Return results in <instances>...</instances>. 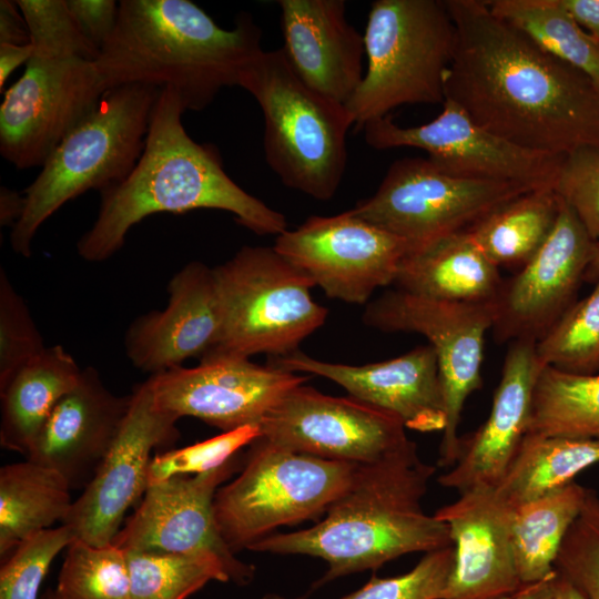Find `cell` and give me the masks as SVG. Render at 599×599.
Returning <instances> with one entry per match:
<instances>
[{
    "instance_id": "obj_39",
    "label": "cell",
    "mask_w": 599,
    "mask_h": 599,
    "mask_svg": "<svg viewBox=\"0 0 599 599\" xmlns=\"http://www.w3.org/2000/svg\"><path fill=\"white\" fill-rule=\"evenodd\" d=\"M555 571L587 599H599V495L587 489L582 508L567 532Z\"/></svg>"
},
{
    "instance_id": "obj_50",
    "label": "cell",
    "mask_w": 599,
    "mask_h": 599,
    "mask_svg": "<svg viewBox=\"0 0 599 599\" xmlns=\"http://www.w3.org/2000/svg\"><path fill=\"white\" fill-rule=\"evenodd\" d=\"M554 599H587L570 581L555 571L552 578Z\"/></svg>"
},
{
    "instance_id": "obj_33",
    "label": "cell",
    "mask_w": 599,
    "mask_h": 599,
    "mask_svg": "<svg viewBox=\"0 0 599 599\" xmlns=\"http://www.w3.org/2000/svg\"><path fill=\"white\" fill-rule=\"evenodd\" d=\"M487 4L494 16L599 87V40L572 19L560 0H488Z\"/></svg>"
},
{
    "instance_id": "obj_11",
    "label": "cell",
    "mask_w": 599,
    "mask_h": 599,
    "mask_svg": "<svg viewBox=\"0 0 599 599\" xmlns=\"http://www.w3.org/2000/svg\"><path fill=\"white\" fill-rule=\"evenodd\" d=\"M494 318V303L439 301L399 288L384 293L364 312L366 325L388 333L420 334L436 354L447 416L437 461L440 467L454 466L458 459L463 408L481 385L485 335Z\"/></svg>"
},
{
    "instance_id": "obj_12",
    "label": "cell",
    "mask_w": 599,
    "mask_h": 599,
    "mask_svg": "<svg viewBox=\"0 0 599 599\" xmlns=\"http://www.w3.org/2000/svg\"><path fill=\"white\" fill-rule=\"evenodd\" d=\"M373 149L416 148L441 171L458 177L554 187L565 155L524 149L477 124L459 105L445 100L441 112L417 126H400L389 115L363 126Z\"/></svg>"
},
{
    "instance_id": "obj_9",
    "label": "cell",
    "mask_w": 599,
    "mask_h": 599,
    "mask_svg": "<svg viewBox=\"0 0 599 599\" xmlns=\"http://www.w3.org/2000/svg\"><path fill=\"white\" fill-rule=\"evenodd\" d=\"M357 466L287 450L258 437L238 475L214 497L225 544L236 555L278 527L319 519L348 487Z\"/></svg>"
},
{
    "instance_id": "obj_43",
    "label": "cell",
    "mask_w": 599,
    "mask_h": 599,
    "mask_svg": "<svg viewBox=\"0 0 599 599\" xmlns=\"http://www.w3.org/2000/svg\"><path fill=\"white\" fill-rule=\"evenodd\" d=\"M554 190L572 210L589 236L599 241V145L565 155Z\"/></svg>"
},
{
    "instance_id": "obj_38",
    "label": "cell",
    "mask_w": 599,
    "mask_h": 599,
    "mask_svg": "<svg viewBox=\"0 0 599 599\" xmlns=\"http://www.w3.org/2000/svg\"><path fill=\"white\" fill-rule=\"evenodd\" d=\"M74 538L72 530L61 524L20 542L1 565L0 599H39L52 561Z\"/></svg>"
},
{
    "instance_id": "obj_31",
    "label": "cell",
    "mask_w": 599,
    "mask_h": 599,
    "mask_svg": "<svg viewBox=\"0 0 599 599\" xmlns=\"http://www.w3.org/2000/svg\"><path fill=\"white\" fill-rule=\"evenodd\" d=\"M587 489L572 481L515 508L511 539L522 586L545 580L555 573L556 558L582 508Z\"/></svg>"
},
{
    "instance_id": "obj_47",
    "label": "cell",
    "mask_w": 599,
    "mask_h": 599,
    "mask_svg": "<svg viewBox=\"0 0 599 599\" xmlns=\"http://www.w3.org/2000/svg\"><path fill=\"white\" fill-rule=\"evenodd\" d=\"M33 55V47L31 43L24 45L0 43V89L3 92V87L11 73L22 63L28 61Z\"/></svg>"
},
{
    "instance_id": "obj_3",
    "label": "cell",
    "mask_w": 599,
    "mask_h": 599,
    "mask_svg": "<svg viewBox=\"0 0 599 599\" xmlns=\"http://www.w3.org/2000/svg\"><path fill=\"white\" fill-rule=\"evenodd\" d=\"M435 471L410 440L377 461L358 465L323 520L307 529L272 534L248 550L325 560L328 569L316 588L349 573L376 570L406 554L453 546L448 525L422 508Z\"/></svg>"
},
{
    "instance_id": "obj_46",
    "label": "cell",
    "mask_w": 599,
    "mask_h": 599,
    "mask_svg": "<svg viewBox=\"0 0 599 599\" xmlns=\"http://www.w3.org/2000/svg\"><path fill=\"white\" fill-rule=\"evenodd\" d=\"M572 19L599 40V0H560Z\"/></svg>"
},
{
    "instance_id": "obj_29",
    "label": "cell",
    "mask_w": 599,
    "mask_h": 599,
    "mask_svg": "<svg viewBox=\"0 0 599 599\" xmlns=\"http://www.w3.org/2000/svg\"><path fill=\"white\" fill-rule=\"evenodd\" d=\"M599 463V439L527 433L500 481L498 496L514 509L571 484Z\"/></svg>"
},
{
    "instance_id": "obj_22",
    "label": "cell",
    "mask_w": 599,
    "mask_h": 599,
    "mask_svg": "<svg viewBox=\"0 0 599 599\" xmlns=\"http://www.w3.org/2000/svg\"><path fill=\"white\" fill-rule=\"evenodd\" d=\"M131 404L106 388L93 367L52 409L26 456L59 473L72 489H84L113 445Z\"/></svg>"
},
{
    "instance_id": "obj_6",
    "label": "cell",
    "mask_w": 599,
    "mask_h": 599,
    "mask_svg": "<svg viewBox=\"0 0 599 599\" xmlns=\"http://www.w3.org/2000/svg\"><path fill=\"white\" fill-rule=\"evenodd\" d=\"M237 85L262 110L265 160L281 182L331 200L346 170V135L354 125L346 105L305 84L283 48L263 50L241 71Z\"/></svg>"
},
{
    "instance_id": "obj_10",
    "label": "cell",
    "mask_w": 599,
    "mask_h": 599,
    "mask_svg": "<svg viewBox=\"0 0 599 599\" xmlns=\"http://www.w3.org/2000/svg\"><path fill=\"white\" fill-rule=\"evenodd\" d=\"M531 190L525 185L450 175L428 159L405 158L387 170L376 192L351 212L404 240L412 248L467 231Z\"/></svg>"
},
{
    "instance_id": "obj_23",
    "label": "cell",
    "mask_w": 599,
    "mask_h": 599,
    "mask_svg": "<svg viewBox=\"0 0 599 599\" xmlns=\"http://www.w3.org/2000/svg\"><path fill=\"white\" fill-rule=\"evenodd\" d=\"M167 292V306L136 317L125 334L131 363L151 375L180 367L191 357L201 361L221 333L213 268L202 262L187 263L171 278Z\"/></svg>"
},
{
    "instance_id": "obj_37",
    "label": "cell",
    "mask_w": 599,
    "mask_h": 599,
    "mask_svg": "<svg viewBox=\"0 0 599 599\" xmlns=\"http://www.w3.org/2000/svg\"><path fill=\"white\" fill-rule=\"evenodd\" d=\"M30 34L33 58L95 61L97 49L80 31L65 0H17Z\"/></svg>"
},
{
    "instance_id": "obj_49",
    "label": "cell",
    "mask_w": 599,
    "mask_h": 599,
    "mask_svg": "<svg viewBox=\"0 0 599 599\" xmlns=\"http://www.w3.org/2000/svg\"><path fill=\"white\" fill-rule=\"evenodd\" d=\"M554 575L545 580L521 586L511 599H554Z\"/></svg>"
},
{
    "instance_id": "obj_32",
    "label": "cell",
    "mask_w": 599,
    "mask_h": 599,
    "mask_svg": "<svg viewBox=\"0 0 599 599\" xmlns=\"http://www.w3.org/2000/svg\"><path fill=\"white\" fill-rule=\"evenodd\" d=\"M527 433L599 439V372L573 373L544 365L532 394Z\"/></svg>"
},
{
    "instance_id": "obj_8",
    "label": "cell",
    "mask_w": 599,
    "mask_h": 599,
    "mask_svg": "<svg viewBox=\"0 0 599 599\" xmlns=\"http://www.w3.org/2000/svg\"><path fill=\"white\" fill-rule=\"evenodd\" d=\"M213 275L222 324L203 358L286 356L326 321L327 309L311 295L312 280L273 246L244 245Z\"/></svg>"
},
{
    "instance_id": "obj_21",
    "label": "cell",
    "mask_w": 599,
    "mask_h": 599,
    "mask_svg": "<svg viewBox=\"0 0 599 599\" xmlns=\"http://www.w3.org/2000/svg\"><path fill=\"white\" fill-rule=\"evenodd\" d=\"M514 510L494 486H478L434 514L448 525L454 546L444 599H508L521 588L511 539Z\"/></svg>"
},
{
    "instance_id": "obj_53",
    "label": "cell",
    "mask_w": 599,
    "mask_h": 599,
    "mask_svg": "<svg viewBox=\"0 0 599 599\" xmlns=\"http://www.w3.org/2000/svg\"><path fill=\"white\" fill-rule=\"evenodd\" d=\"M40 599H44V598L41 597Z\"/></svg>"
},
{
    "instance_id": "obj_42",
    "label": "cell",
    "mask_w": 599,
    "mask_h": 599,
    "mask_svg": "<svg viewBox=\"0 0 599 599\" xmlns=\"http://www.w3.org/2000/svg\"><path fill=\"white\" fill-rule=\"evenodd\" d=\"M47 346L29 308L0 271V386Z\"/></svg>"
},
{
    "instance_id": "obj_52",
    "label": "cell",
    "mask_w": 599,
    "mask_h": 599,
    "mask_svg": "<svg viewBox=\"0 0 599 599\" xmlns=\"http://www.w3.org/2000/svg\"><path fill=\"white\" fill-rule=\"evenodd\" d=\"M263 599H286L280 595L276 593H267L263 597ZM303 599V598H302Z\"/></svg>"
},
{
    "instance_id": "obj_20",
    "label": "cell",
    "mask_w": 599,
    "mask_h": 599,
    "mask_svg": "<svg viewBox=\"0 0 599 599\" xmlns=\"http://www.w3.org/2000/svg\"><path fill=\"white\" fill-rule=\"evenodd\" d=\"M268 364L327 378L349 396L394 415L408 429L430 433L444 432L446 427L438 362L429 344L362 366L324 362L301 351L272 357Z\"/></svg>"
},
{
    "instance_id": "obj_44",
    "label": "cell",
    "mask_w": 599,
    "mask_h": 599,
    "mask_svg": "<svg viewBox=\"0 0 599 599\" xmlns=\"http://www.w3.org/2000/svg\"><path fill=\"white\" fill-rule=\"evenodd\" d=\"M82 34L101 51L118 21L119 3L114 0H65Z\"/></svg>"
},
{
    "instance_id": "obj_24",
    "label": "cell",
    "mask_w": 599,
    "mask_h": 599,
    "mask_svg": "<svg viewBox=\"0 0 599 599\" xmlns=\"http://www.w3.org/2000/svg\"><path fill=\"white\" fill-rule=\"evenodd\" d=\"M544 364L536 342H511L487 420L460 438L459 456L451 469L438 477L459 493L478 486H496L527 434L535 385Z\"/></svg>"
},
{
    "instance_id": "obj_36",
    "label": "cell",
    "mask_w": 599,
    "mask_h": 599,
    "mask_svg": "<svg viewBox=\"0 0 599 599\" xmlns=\"http://www.w3.org/2000/svg\"><path fill=\"white\" fill-rule=\"evenodd\" d=\"M544 365L573 373L599 372V280L536 343Z\"/></svg>"
},
{
    "instance_id": "obj_30",
    "label": "cell",
    "mask_w": 599,
    "mask_h": 599,
    "mask_svg": "<svg viewBox=\"0 0 599 599\" xmlns=\"http://www.w3.org/2000/svg\"><path fill=\"white\" fill-rule=\"evenodd\" d=\"M559 210L554 187L536 189L497 207L467 232L497 267L524 266L549 236Z\"/></svg>"
},
{
    "instance_id": "obj_35",
    "label": "cell",
    "mask_w": 599,
    "mask_h": 599,
    "mask_svg": "<svg viewBox=\"0 0 599 599\" xmlns=\"http://www.w3.org/2000/svg\"><path fill=\"white\" fill-rule=\"evenodd\" d=\"M131 599H186L209 581L229 582L207 559L153 550L125 551Z\"/></svg>"
},
{
    "instance_id": "obj_1",
    "label": "cell",
    "mask_w": 599,
    "mask_h": 599,
    "mask_svg": "<svg viewBox=\"0 0 599 599\" xmlns=\"http://www.w3.org/2000/svg\"><path fill=\"white\" fill-rule=\"evenodd\" d=\"M456 40L445 100L527 150L566 155L599 145V87L500 20L483 0H446Z\"/></svg>"
},
{
    "instance_id": "obj_27",
    "label": "cell",
    "mask_w": 599,
    "mask_h": 599,
    "mask_svg": "<svg viewBox=\"0 0 599 599\" xmlns=\"http://www.w3.org/2000/svg\"><path fill=\"white\" fill-rule=\"evenodd\" d=\"M81 373L61 345L45 347L21 366L0 386V445L26 457L52 409Z\"/></svg>"
},
{
    "instance_id": "obj_7",
    "label": "cell",
    "mask_w": 599,
    "mask_h": 599,
    "mask_svg": "<svg viewBox=\"0 0 599 599\" xmlns=\"http://www.w3.org/2000/svg\"><path fill=\"white\" fill-rule=\"evenodd\" d=\"M456 31L440 0H376L364 32L367 67L346 103L362 128L405 104H439Z\"/></svg>"
},
{
    "instance_id": "obj_17",
    "label": "cell",
    "mask_w": 599,
    "mask_h": 599,
    "mask_svg": "<svg viewBox=\"0 0 599 599\" xmlns=\"http://www.w3.org/2000/svg\"><path fill=\"white\" fill-rule=\"evenodd\" d=\"M177 420L154 405L146 382L134 388L113 445L62 521L75 538L94 546L112 542L146 491L152 451L179 438Z\"/></svg>"
},
{
    "instance_id": "obj_26",
    "label": "cell",
    "mask_w": 599,
    "mask_h": 599,
    "mask_svg": "<svg viewBox=\"0 0 599 599\" xmlns=\"http://www.w3.org/2000/svg\"><path fill=\"white\" fill-rule=\"evenodd\" d=\"M394 283L427 298L483 304L495 302L504 280L499 267L463 231L410 248Z\"/></svg>"
},
{
    "instance_id": "obj_40",
    "label": "cell",
    "mask_w": 599,
    "mask_h": 599,
    "mask_svg": "<svg viewBox=\"0 0 599 599\" xmlns=\"http://www.w3.org/2000/svg\"><path fill=\"white\" fill-rule=\"evenodd\" d=\"M260 436L258 425H247L183 448L158 454L150 463L149 485L175 476H193L216 469Z\"/></svg>"
},
{
    "instance_id": "obj_5",
    "label": "cell",
    "mask_w": 599,
    "mask_h": 599,
    "mask_svg": "<svg viewBox=\"0 0 599 599\" xmlns=\"http://www.w3.org/2000/svg\"><path fill=\"white\" fill-rule=\"evenodd\" d=\"M160 92L145 84L109 89L61 140L23 192L24 211L10 233L16 253L31 256L35 233L65 203L128 177L143 152Z\"/></svg>"
},
{
    "instance_id": "obj_48",
    "label": "cell",
    "mask_w": 599,
    "mask_h": 599,
    "mask_svg": "<svg viewBox=\"0 0 599 599\" xmlns=\"http://www.w3.org/2000/svg\"><path fill=\"white\" fill-rule=\"evenodd\" d=\"M24 194L7 186L0 189V225L11 229L24 211Z\"/></svg>"
},
{
    "instance_id": "obj_25",
    "label": "cell",
    "mask_w": 599,
    "mask_h": 599,
    "mask_svg": "<svg viewBox=\"0 0 599 599\" xmlns=\"http://www.w3.org/2000/svg\"><path fill=\"white\" fill-rule=\"evenodd\" d=\"M282 47L293 70L316 92L348 102L363 80L364 34L344 0H280Z\"/></svg>"
},
{
    "instance_id": "obj_34",
    "label": "cell",
    "mask_w": 599,
    "mask_h": 599,
    "mask_svg": "<svg viewBox=\"0 0 599 599\" xmlns=\"http://www.w3.org/2000/svg\"><path fill=\"white\" fill-rule=\"evenodd\" d=\"M44 599H131L125 551L74 538L67 547L55 589Z\"/></svg>"
},
{
    "instance_id": "obj_16",
    "label": "cell",
    "mask_w": 599,
    "mask_h": 599,
    "mask_svg": "<svg viewBox=\"0 0 599 599\" xmlns=\"http://www.w3.org/2000/svg\"><path fill=\"white\" fill-rule=\"evenodd\" d=\"M260 429L261 438L284 449L357 465L377 461L410 441L394 415L304 384L271 408Z\"/></svg>"
},
{
    "instance_id": "obj_18",
    "label": "cell",
    "mask_w": 599,
    "mask_h": 599,
    "mask_svg": "<svg viewBox=\"0 0 599 599\" xmlns=\"http://www.w3.org/2000/svg\"><path fill=\"white\" fill-rule=\"evenodd\" d=\"M307 376L250 358L210 356L194 367H175L145 382L154 405L180 419L194 417L224 432L258 425Z\"/></svg>"
},
{
    "instance_id": "obj_4",
    "label": "cell",
    "mask_w": 599,
    "mask_h": 599,
    "mask_svg": "<svg viewBox=\"0 0 599 599\" xmlns=\"http://www.w3.org/2000/svg\"><path fill=\"white\" fill-rule=\"evenodd\" d=\"M248 13L221 28L189 0H122L116 27L95 60L108 88H173L185 110L202 111L263 48Z\"/></svg>"
},
{
    "instance_id": "obj_15",
    "label": "cell",
    "mask_w": 599,
    "mask_h": 599,
    "mask_svg": "<svg viewBox=\"0 0 599 599\" xmlns=\"http://www.w3.org/2000/svg\"><path fill=\"white\" fill-rule=\"evenodd\" d=\"M108 88L95 61L31 58L0 105V153L18 169L42 166Z\"/></svg>"
},
{
    "instance_id": "obj_13",
    "label": "cell",
    "mask_w": 599,
    "mask_h": 599,
    "mask_svg": "<svg viewBox=\"0 0 599 599\" xmlns=\"http://www.w3.org/2000/svg\"><path fill=\"white\" fill-rule=\"evenodd\" d=\"M242 465L238 454L211 471L149 485L111 544L124 551L153 550L207 559L223 569L229 581L250 583L255 568L237 559L225 544L213 506L217 489Z\"/></svg>"
},
{
    "instance_id": "obj_14",
    "label": "cell",
    "mask_w": 599,
    "mask_h": 599,
    "mask_svg": "<svg viewBox=\"0 0 599 599\" xmlns=\"http://www.w3.org/2000/svg\"><path fill=\"white\" fill-rule=\"evenodd\" d=\"M273 247L327 297L364 304L375 290L395 282L412 245L347 210L309 216L277 235Z\"/></svg>"
},
{
    "instance_id": "obj_2",
    "label": "cell",
    "mask_w": 599,
    "mask_h": 599,
    "mask_svg": "<svg viewBox=\"0 0 599 599\" xmlns=\"http://www.w3.org/2000/svg\"><path fill=\"white\" fill-rule=\"evenodd\" d=\"M185 111L173 88L161 89L141 158L124 181L100 192L98 216L77 243L83 260H108L124 245L133 225L155 213L222 210L257 235L277 236L287 230L282 213L227 175L217 148L187 134Z\"/></svg>"
},
{
    "instance_id": "obj_41",
    "label": "cell",
    "mask_w": 599,
    "mask_h": 599,
    "mask_svg": "<svg viewBox=\"0 0 599 599\" xmlns=\"http://www.w3.org/2000/svg\"><path fill=\"white\" fill-rule=\"evenodd\" d=\"M454 567V546L426 552L408 572L373 576L361 589L339 599H444Z\"/></svg>"
},
{
    "instance_id": "obj_51",
    "label": "cell",
    "mask_w": 599,
    "mask_h": 599,
    "mask_svg": "<svg viewBox=\"0 0 599 599\" xmlns=\"http://www.w3.org/2000/svg\"><path fill=\"white\" fill-rule=\"evenodd\" d=\"M588 272L599 277V241L595 243Z\"/></svg>"
},
{
    "instance_id": "obj_45",
    "label": "cell",
    "mask_w": 599,
    "mask_h": 599,
    "mask_svg": "<svg viewBox=\"0 0 599 599\" xmlns=\"http://www.w3.org/2000/svg\"><path fill=\"white\" fill-rule=\"evenodd\" d=\"M0 43L18 45L30 43L29 29L17 1H0Z\"/></svg>"
},
{
    "instance_id": "obj_28",
    "label": "cell",
    "mask_w": 599,
    "mask_h": 599,
    "mask_svg": "<svg viewBox=\"0 0 599 599\" xmlns=\"http://www.w3.org/2000/svg\"><path fill=\"white\" fill-rule=\"evenodd\" d=\"M71 488L55 470L26 459L0 469V556L30 536L62 521L73 504Z\"/></svg>"
},
{
    "instance_id": "obj_19",
    "label": "cell",
    "mask_w": 599,
    "mask_h": 599,
    "mask_svg": "<svg viewBox=\"0 0 599 599\" xmlns=\"http://www.w3.org/2000/svg\"><path fill=\"white\" fill-rule=\"evenodd\" d=\"M595 241L560 199L549 236L519 273L504 281L494 302L498 342H538L570 307L588 270Z\"/></svg>"
}]
</instances>
